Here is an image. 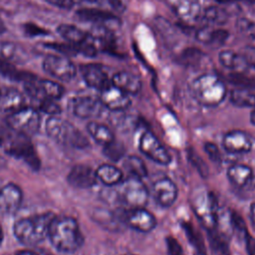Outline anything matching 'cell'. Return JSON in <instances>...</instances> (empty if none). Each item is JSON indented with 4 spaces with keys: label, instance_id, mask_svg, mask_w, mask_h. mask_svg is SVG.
Segmentation results:
<instances>
[{
    "label": "cell",
    "instance_id": "1",
    "mask_svg": "<svg viewBox=\"0 0 255 255\" xmlns=\"http://www.w3.org/2000/svg\"><path fill=\"white\" fill-rule=\"evenodd\" d=\"M48 237L52 245L64 253H74L84 243L79 223L70 216L55 215L49 226Z\"/></svg>",
    "mask_w": 255,
    "mask_h": 255
},
{
    "label": "cell",
    "instance_id": "2",
    "mask_svg": "<svg viewBox=\"0 0 255 255\" xmlns=\"http://www.w3.org/2000/svg\"><path fill=\"white\" fill-rule=\"evenodd\" d=\"M55 214L46 212L21 218L14 224L15 237L25 245H35L48 236V230Z\"/></svg>",
    "mask_w": 255,
    "mask_h": 255
},
{
    "label": "cell",
    "instance_id": "3",
    "mask_svg": "<svg viewBox=\"0 0 255 255\" xmlns=\"http://www.w3.org/2000/svg\"><path fill=\"white\" fill-rule=\"evenodd\" d=\"M191 92L200 105L208 108L219 106L227 94L224 83L212 74H203L195 78L191 84Z\"/></svg>",
    "mask_w": 255,
    "mask_h": 255
},
{
    "label": "cell",
    "instance_id": "4",
    "mask_svg": "<svg viewBox=\"0 0 255 255\" xmlns=\"http://www.w3.org/2000/svg\"><path fill=\"white\" fill-rule=\"evenodd\" d=\"M46 131L51 138L66 146L85 148L89 145L87 137L74 125L58 116L47 120Z\"/></svg>",
    "mask_w": 255,
    "mask_h": 255
},
{
    "label": "cell",
    "instance_id": "5",
    "mask_svg": "<svg viewBox=\"0 0 255 255\" xmlns=\"http://www.w3.org/2000/svg\"><path fill=\"white\" fill-rule=\"evenodd\" d=\"M0 146L7 153L25 160L30 166L34 168L39 167L40 161L33 148V144L29 140V136L8 127V130L0 135Z\"/></svg>",
    "mask_w": 255,
    "mask_h": 255
},
{
    "label": "cell",
    "instance_id": "6",
    "mask_svg": "<svg viewBox=\"0 0 255 255\" xmlns=\"http://www.w3.org/2000/svg\"><path fill=\"white\" fill-rule=\"evenodd\" d=\"M119 199L130 208L144 207L148 201V191L140 178L129 176L118 185Z\"/></svg>",
    "mask_w": 255,
    "mask_h": 255
},
{
    "label": "cell",
    "instance_id": "7",
    "mask_svg": "<svg viewBox=\"0 0 255 255\" xmlns=\"http://www.w3.org/2000/svg\"><path fill=\"white\" fill-rule=\"evenodd\" d=\"M41 124L39 112L31 107H24L12 114L8 115L7 126L27 136L35 134Z\"/></svg>",
    "mask_w": 255,
    "mask_h": 255
},
{
    "label": "cell",
    "instance_id": "8",
    "mask_svg": "<svg viewBox=\"0 0 255 255\" xmlns=\"http://www.w3.org/2000/svg\"><path fill=\"white\" fill-rule=\"evenodd\" d=\"M138 147L141 153L158 164L168 165L171 162L172 158L167 149L150 131H144L141 133Z\"/></svg>",
    "mask_w": 255,
    "mask_h": 255
},
{
    "label": "cell",
    "instance_id": "9",
    "mask_svg": "<svg viewBox=\"0 0 255 255\" xmlns=\"http://www.w3.org/2000/svg\"><path fill=\"white\" fill-rule=\"evenodd\" d=\"M43 69L50 76L61 81H70L77 73L76 66L66 56H47L43 61Z\"/></svg>",
    "mask_w": 255,
    "mask_h": 255
},
{
    "label": "cell",
    "instance_id": "10",
    "mask_svg": "<svg viewBox=\"0 0 255 255\" xmlns=\"http://www.w3.org/2000/svg\"><path fill=\"white\" fill-rule=\"evenodd\" d=\"M124 222L128 227L141 232L148 233L156 227V218L144 207L131 208L124 214Z\"/></svg>",
    "mask_w": 255,
    "mask_h": 255
},
{
    "label": "cell",
    "instance_id": "11",
    "mask_svg": "<svg viewBox=\"0 0 255 255\" xmlns=\"http://www.w3.org/2000/svg\"><path fill=\"white\" fill-rule=\"evenodd\" d=\"M194 209L196 215L203 221L207 228L211 229L215 226L217 213L219 211L216 199L211 193L199 195L194 201Z\"/></svg>",
    "mask_w": 255,
    "mask_h": 255
},
{
    "label": "cell",
    "instance_id": "12",
    "mask_svg": "<svg viewBox=\"0 0 255 255\" xmlns=\"http://www.w3.org/2000/svg\"><path fill=\"white\" fill-rule=\"evenodd\" d=\"M104 108L100 99L91 96L77 97L72 101V112L81 119L98 118L102 115Z\"/></svg>",
    "mask_w": 255,
    "mask_h": 255
},
{
    "label": "cell",
    "instance_id": "13",
    "mask_svg": "<svg viewBox=\"0 0 255 255\" xmlns=\"http://www.w3.org/2000/svg\"><path fill=\"white\" fill-rule=\"evenodd\" d=\"M99 99L105 108L114 112L125 111L131 104L129 96L112 85V83L101 91Z\"/></svg>",
    "mask_w": 255,
    "mask_h": 255
},
{
    "label": "cell",
    "instance_id": "14",
    "mask_svg": "<svg viewBox=\"0 0 255 255\" xmlns=\"http://www.w3.org/2000/svg\"><path fill=\"white\" fill-rule=\"evenodd\" d=\"M169 6L177 17L186 23L200 19L204 9L203 0H174Z\"/></svg>",
    "mask_w": 255,
    "mask_h": 255
},
{
    "label": "cell",
    "instance_id": "15",
    "mask_svg": "<svg viewBox=\"0 0 255 255\" xmlns=\"http://www.w3.org/2000/svg\"><path fill=\"white\" fill-rule=\"evenodd\" d=\"M152 192L155 201L162 207L173 205L178 195L176 184L167 177L156 180L152 185Z\"/></svg>",
    "mask_w": 255,
    "mask_h": 255
},
{
    "label": "cell",
    "instance_id": "16",
    "mask_svg": "<svg viewBox=\"0 0 255 255\" xmlns=\"http://www.w3.org/2000/svg\"><path fill=\"white\" fill-rule=\"evenodd\" d=\"M222 145L229 153H246L251 151L253 142L245 131L231 130L225 133Z\"/></svg>",
    "mask_w": 255,
    "mask_h": 255
},
{
    "label": "cell",
    "instance_id": "17",
    "mask_svg": "<svg viewBox=\"0 0 255 255\" xmlns=\"http://www.w3.org/2000/svg\"><path fill=\"white\" fill-rule=\"evenodd\" d=\"M85 83L100 92L111 84V80L103 68L98 64H85L80 67Z\"/></svg>",
    "mask_w": 255,
    "mask_h": 255
},
{
    "label": "cell",
    "instance_id": "18",
    "mask_svg": "<svg viewBox=\"0 0 255 255\" xmlns=\"http://www.w3.org/2000/svg\"><path fill=\"white\" fill-rule=\"evenodd\" d=\"M23 193L20 187L14 183H8L0 188V212L10 214L21 205Z\"/></svg>",
    "mask_w": 255,
    "mask_h": 255
},
{
    "label": "cell",
    "instance_id": "19",
    "mask_svg": "<svg viewBox=\"0 0 255 255\" xmlns=\"http://www.w3.org/2000/svg\"><path fill=\"white\" fill-rule=\"evenodd\" d=\"M97 180L96 170L86 164L75 165L68 174V182L76 188H90Z\"/></svg>",
    "mask_w": 255,
    "mask_h": 255
},
{
    "label": "cell",
    "instance_id": "20",
    "mask_svg": "<svg viewBox=\"0 0 255 255\" xmlns=\"http://www.w3.org/2000/svg\"><path fill=\"white\" fill-rule=\"evenodd\" d=\"M111 83L128 96L138 94L141 89V81L139 77L131 72L127 71H121L116 73L113 76Z\"/></svg>",
    "mask_w": 255,
    "mask_h": 255
},
{
    "label": "cell",
    "instance_id": "21",
    "mask_svg": "<svg viewBox=\"0 0 255 255\" xmlns=\"http://www.w3.org/2000/svg\"><path fill=\"white\" fill-rule=\"evenodd\" d=\"M227 177L229 181L238 188H244L252 182L254 174L252 168L243 163H235L228 167Z\"/></svg>",
    "mask_w": 255,
    "mask_h": 255
},
{
    "label": "cell",
    "instance_id": "22",
    "mask_svg": "<svg viewBox=\"0 0 255 255\" xmlns=\"http://www.w3.org/2000/svg\"><path fill=\"white\" fill-rule=\"evenodd\" d=\"M26 107L24 95L16 89H9L0 96V109L8 114H12Z\"/></svg>",
    "mask_w": 255,
    "mask_h": 255
},
{
    "label": "cell",
    "instance_id": "23",
    "mask_svg": "<svg viewBox=\"0 0 255 255\" xmlns=\"http://www.w3.org/2000/svg\"><path fill=\"white\" fill-rule=\"evenodd\" d=\"M96 175L98 180H100L106 186H117L123 179V171L117 166L109 163L100 165L96 169Z\"/></svg>",
    "mask_w": 255,
    "mask_h": 255
},
{
    "label": "cell",
    "instance_id": "24",
    "mask_svg": "<svg viewBox=\"0 0 255 255\" xmlns=\"http://www.w3.org/2000/svg\"><path fill=\"white\" fill-rule=\"evenodd\" d=\"M87 130L92 138L103 146H106L115 140L114 132L108 126L104 124L91 122L87 126Z\"/></svg>",
    "mask_w": 255,
    "mask_h": 255
},
{
    "label": "cell",
    "instance_id": "25",
    "mask_svg": "<svg viewBox=\"0 0 255 255\" xmlns=\"http://www.w3.org/2000/svg\"><path fill=\"white\" fill-rule=\"evenodd\" d=\"M57 32L70 45L75 47L76 50L88 37V33L70 24H60L57 27Z\"/></svg>",
    "mask_w": 255,
    "mask_h": 255
},
{
    "label": "cell",
    "instance_id": "26",
    "mask_svg": "<svg viewBox=\"0 0 255 255\" xmlns=\"http://www.w3.org/2000/svg\"><path fill=\"white\" fill-rule=\"evenodd\" d=\"M218 60L222 64V66L234 72H242L248 69L240 52L237 53L232 50L221 51L219 53Z\"/></svg>",
    "mask_w": 255,
    "mask_h": 255
},
{
    "label": "cell",
    "instance_id": "27",
    "mask_svg": "<svg viewBox=\"0 0 255 255\" xmlns=\"http://www.w3.org/2000/svg\"><path fill=\"white\" fill-rule=\"evenodd\" d=\"M77 15L79 18L91 21L95 23H108L111 21H115L117 18L114 14L109 11L103 9L96 8H84L77 11Z\"/></svg>",
    "mask_w": 255,
    "mask_h": 255
},
{
    "label": "cell",
    "instance_id": "28",
    "mask_svg": "<svg viewBox=\"0 0 255 255\" xmlns=\"http://www.w3.org/2000/svg\"><path fill=\"white\" fill-rule=\"evenodd\" d=\"M230 102L239 108H255V93L248 88L233 89L230 93Z\"/></svg>",
    "mask_w": 255,
    "mask_h": 255
},
{
    "label": "cell",
    "instance_id": "29",
    "mask_svg": "<svg viewBox=\"0 0 255 255\" xmlns=\"http://www.w3.org/2000/svg\"><path fill=\"white\" fill-rule=\"evenodd\" d=\"M200 19L209 26L222 25L227 20V13L224 9L216 6H211L203 9Z\"/></svg>",
    "mask_w": 255,
    "mask_h": 255
},
{
    "label": "cell",
    "instance_id": "30",
    "mask_svg": "<svg viewBox=\"0 0 255 255\" xmlns=\"http://www.w3.org/2000/svg\"><path fill=\"white\" fill-rule=\"evenodd\" d=\"M38 86L44 98H49L52 100H58L64 95V88L57 82L50 80H41L38 82Z\"/></svg>",
    "mask_w": 255,
    "mask_h": 255
},
{
    "label": "cell",
    "instance_id": "31",
    "mask_svg": "<svg viewBox=\"0 0 255 255\" xmlns=\"http://www.w3.org/2000/svg\"><path fill=\"white\" fill-rule=\"evenodd\" d=\"M198 38L207 44H223L228 38V33L221 29H203L198 32Z\"/></svg>",
    "mask_w": 255,
    "mask_h": 255
},
{
    "label": "cell",
    "instance_id": "32",
    "mask_svg": "<svg viewBox=\"0 0 255 255\" xmlns=\"http://www.w3.org/2000/svg\"><path fill=\"white\" fill-rule=\"evenodd\" d=\"M125 168L130 174V176H134L137 178H142L147 174V168L144 162L135 155L128 156L125 160Z\"/></svg>",
    "mask_w": 255,
    "mask_h": 255
},
{
    "label": "cell",
    "instance_id": "33",
    "mask_svg": "<svg viewBox=\"0 0 255 255\" xmlns=\"http://www.w3.org/2000/svg\"><path fill=\"white\" fill-rule=\"evenodd\" d=\"M238 32L249 39H255V22L248 18H240L236 23Z\"/></svg>",
    "mask_w": 255,
    "mask_h": 255
},
{
    "label": "cell",
    "instance_id": "34",
    "mask_svg": "<svg viewBox=\"0 0 255 255\" xmlns=\"http://www.w3.org/2000/svg\"><path fill=\"white\" fill-rule=\"evenodd\" d=\"M39 110L50 117L58 116L61 113V107L56 103V100L49 98H43L39 101Z\"/></svg>",
    "mask_w": 255,
    "mask_h": 255
},
{
    "label": "cell",
    "instance_id": "35",
    "mask_svg": "<svg viewBox=\"0 0 255 255\" xmlns=\"http://www.w3.org/2000/svg\"><path fill=\"white\" fill-rule=\"evenodd\" d=\"M104 147H105L104 152H105L106 156L114 161H117L121 157H123L124 152H125L124 146L121 143L117 142L116 140H114L113 142H111L110 144H108Z\"/></svg>",
    "mask_w": 255,
    "mask_h": 255
},
{
    "label": "cell",
    "instance_id": "36",
    "mask_svg": "<svg viewBox=\"0 0 255 255\" xmlns=\"http://www.w3.org/2000/svg\"><path fill=\"white\" fill-rule=\"evenodd\" d=\"M204 150L208 155L209 159L216 164H220L221 162V153L219 151L218 146L213 142H205L204 143Z\"/></svg>",
    "mask_w": 255,
    "mask_h": 255
},
{
    "label": "cell",
    "instance_id": "37",
    "mask_svg": "<svg viewBox=\"0 0 255 255\" xmlns=\"http://www.w3.org/2000/svg\"><path fill=\"white\" fill-rule=\"evenodd\" d=\"M248 68L255 70V46L247 45L240 51Z\"/></svg>",
    "mask_w": 255,
    "mask_h": 255
},
{
    "label": "cell",
    "instance_id": "38",
    "mask_svg": "<svg viewBox=\"0 0 255 255\" xmlns=\"http://www.w3.org/2000/svg\"><path fill=\"white\" fill-rule=\"evenodd\" d=\"M24 32L26 35L30 37H35V36H43L49 34V31L44 30L43 28L33 24V23H27L24 25Z\"/></svg>",
    "mask_w": 255,
    "mask_h": 255
},
{
    "label": "cell",
    "instance_id": "39",
    "mask_svg": "<svg viewBox=\"0 0 255 255\" xmlns=\"http://www.w3.org/2000/svg\"><path fill=\"white\" fill-rule=\"evenodd\" d=\"M189 157H190L192 164L195 166V168L198 170V172H200V174L202 176H206L208 173V168L204 164V161H202V159L198 156V154L196 152H193L192 154L189 152Z\"/></svg>",
    "mask_w": 255,
    "mask_h": 255
},
{
    "label": "cell",
    "instance_id": "40",
    "mask_svg": "<svg viewBox=\"0 0 255 255\" xmlns=\"http://www.w3.org/2000/svg\"><path fill=\"white\" fill-rule=\"evenodd\" d=\"M166 243H167V247L170 255H183V250L181 246L178 244V242L176 241V239L169 236L166 238Z\"/></svg>",
    "mask_w": 255,
    "mask_h": 255
},
{
    "label": "cell",
    "instance_id": "41",
    "mask_svg": "<svg viewBox=\"0 0 255 255\" xmlns=\"http://www.w3.org/2000/svg\"><path fill=\"white\" fill-rule=\"evenodd\" d=\"M81 1L91 3V4H96L99 6L109 5L110 7H113L114 9H117V10L122 9V4L119 0H81Z\"/></svg>",
    "mask_w": 255,
    "mask_h": 255
},
{
    "label": "cell",
    "instance_id": "42",
    "mask_svg": "<svg viewBox=\"0 0 255 255\" xmlns=\"http://www.w3.org/2000/svg\"><path fill=\"white\" fill-rule=\"evenodd\" d=\"M45 1L52 6L58 7L60 9H65V10H70L75 5L74 0H45Z\"/></svg>",
    "mask_w": 255,
    "mask_h": 255
},
{
    "label": "cell",
    "instance_id": "43",
    "mask_svg": "<svg viewBox=\"0 0 255 255\" xmlns=\"http://www.w3.org/2000/svg\"><path fill=\"white\" fill-rule=\"evenodd\" d=\"M245 243L248 254L255 255V238L249 235L247 232L245 233Z\"/></svg>",
    "mask_w": 255,
    "mask_h": 255
},
{
    "label": "cell",
    "instance_id": "44",
    "mask_svg": "<svg viewBox=\"0 0 255 255\" xmlns=\"http://www.w3.org/2000/svg\"><path fill=\"white\" fill-rule=\"evenodd\" d=\"M250 219H251L252 225H253L254 228H255V202H253V203L250 205Z\"/></svg>",
    "mask_w": 255,
    "mask_h": 255
},
{
    "label": "cell",
    "instance_id": "45",
    "mask_svg": "<svg viewBox=\"0 0 255 255\" xmlns=\"http://www.w3.org/2000/svg\"><path fill=\"white\" fill-rule=\"evenodd\" d=\"M250 122L252 123V125L255 126V108H254L253 111L251 112V115H250Z\"/></svg>",
    "mask_w": 255,
    "mask_h": 255
},
{
    "label": "cell",
    "instance_id": "46",
    "mask_svg": "<svg viewBox=\"0 0 255 255\" xmlns=\"http://www.w3.org/2000/svg\"><path fill=\"white\" fill-rule=\"evenodd\" d=\"M16 255H38V254H36L34 252H31V251H21V252L17 253Z\"/></svg>",
    "mask_w": 255,
    "mask_h": 255
},
{
    "label": "cell",
    "instance_id": "47",
    "mask_svg": "<svg viewBox=\"0 0 255 255\" xmlns=\"http://www.w3.org/2000/svg\"><path fill=\"white\" fill-rule=\"evenodd\" d=\"M5 30H6V28H5L4 22H3V21H2V19L0 18V33H3Z\"/></svg>",
    "mask_w": 255,
    "mask_h": 255
},
{
    "label": "cell",
    "instance_id": "48",
    "mask_svg": "<svg viewBox=\"0 0 255 255\" xmlns=\"http://www.w3.org/2000/svg\"><path fill=\"white\" fill-rule=\"evenodd\" d=\"M3 237H4V234H3V229H2V226H1V224H0V245H1L2 241H3Z\"/></svg>",
    "mask_w": 255,
    "mask_h": 255
},
{
    "label": "cell",
    "instance_id": "49",
    "mask_svg": "<svg viewBox=\"0 0 255 255\" xmlns=\"http://www.w3.org/2000/svg\"><path fill=\"white\" fill-rule=\"evenodd\" d=\"M195 255H206V254H205L203 251H198Z\"/></svg>",
    "mask_w": 255,
    "mask_h": 255
},
{
    "label": "cell",
    "instance_id": "50",
    "mask_svg": "<svg viewBox=\"0 0 255 255\" xmlns=\"http://www.w3.org/2000/svg\"><path fill=\"white\" fill-rule=\"evenodd\" d=\"M125 255H135V254H125Z\"/></svg>",
    "mask_w": 255,
    "mask_h": 255
},
{
    "label": "cell",
    "instance_id": "51",
    "mask_svg": "<svg viewBox=\"0 0 255 255\" xmlns=\"http://www.w3.org/2000/svg\"><path fill=\"white\" fill-rule=\"evenodd\" d=\"M0 96H1V93H0Z\"/></svg>",
    "mask_w": 255,
    "mask_h": 255
},
{
    "label": "cell",
    "instance_id": "52",
    "mask_svg": "<svg viewBox=\"0 0 255 255\" xmlns=\"http://www.w3.org/2000/svg\"><path fill=\"white\" fill-rule=\"evenodd\" d=\"M227 1H228V0H227Z\"/></svg>",
    "mask_w": 255,
    "mask_h": 255
}]
</instances>
